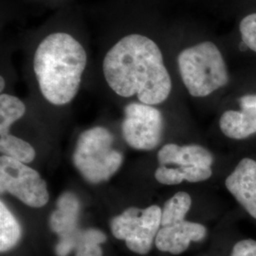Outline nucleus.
<instances>
[{
	"label": "nucleus",
	"instance_id": "f257e3e1",
	"mask_svg": "<svg viewBox=\"0 0 256 256\" xmlns=\"http://www.w3.org/2000/svg\"><path fill=\"white\" fill-rule=\"evenodd\" d=\"M104 78L119 96L137 95L140 102L155 106L169 97L172 80L155 42L140 34L122 37L102 63Z\"/></svg>",
	"mask_w": 256,
	"mask_h": 256
},
{
	"label": "nucleus",
	"instance_id": "f03ea898",
	"mask_svg": "<svg viewBox=\"0 0 256 256\" xmlns=\"http://www.w3.org/2000/svg\"><path fill=\"white\" fill-rule=\"evenodd\" d=\"M88 63L84 46L64 32L46 36L37 48L34 70L46 101L64 106L77 95Z\"/></svg>",
	"mask_w": 256,
	"mask_h": 256
},
{
	"label": "nucleus",
	"instance_id": "7ed1b4c3",
	"mask_svg": "<svg viewBox=\"0 0 256 256\" xmlns=\"http://www.w3.org/2000/svg\"><path fill=\"white\" fill-rule=\"evenodd\" d=\"M178 64L183 84L192 97H206L229 82L223 55L210 41L183 50Z\"/></svg>",
	"mask_w": 256,
	"mask_h": 256
},
{
	"label": "nucleus",
	"instance_id": "20e7f679",
	"mask_svg": "<svg viewBox=\"0 0 256 256\" xmlns=\"http://www.w3.org/2000/svg\"><path fill=\"white\" fill-rule=\"evenodd\" d=\"M113 146L114 136L106 128L95 126L81 133L72 160L86 182L92 184L104 182L119 171L124 156Z\"/></svg>",
	"mask_w": 256,
	"mask_h": 256
},
{
	"label": "nucleus",
	"instance_id": "39448f33",
	"mask_svg": "<svg viewBox=\"0 0 256 256\" xmlns=\"http://www.w3.org/2000/svg\"><path fill=\"white\" fill-rule=\"evenodd\" d=\"M162 226V208L151 205L146 209L129 207L110 220L114 238L126 241V247L138 254H147Z\"/></svg>",
	"mask_w": 256,
	"mask_h": 256
},
{
	"label": "nucleus",
	"instance_id": "423d86ee",
	"mask_svg": "<svg viewBox=\"0 0 256 256\" xmlns=\"http://www.w3.org/2000/svg\"><path fill=\"white\" fill-rule=\"evenodd\" d=\"M0 191L32 208L45 206L50 198L46 182L37 171L5 156L0 158Z\"/></svg>",
	"mask_w": 256,
	"mask_h": 256
},
{
	"label": "nucleus",
	"instance_id": "0eeeda50",
	"mask_svg": "<svg viewBox=\"0 0 256 256\" xmlns=\"http://www.w3.org/2000/svg\"><path fill=\"white\" fill-rule=\"evenodd\" d=\"M164 129L162 114L153 106L131 102L126 106L122 132L129 146L146 151L155 149L162 140Z\"/></svg>",
	"mask_w": 256,
	"mask_h": 256
},
{
	"label": "nucleus",
	"instance_id": "6e6552de",
	"mask_svg": "<svg viewBox=\"0 0 256 256\" xmlns=\"http://www.w3.org/2000/svg\"><path fill=\"white\" fill-rule=\"evenodd\" d=\"M225 186L248 214L256 220V160L242 158L225 180Z\"/></svg>",
	"mask_w": 256,
	"mask_h": 256
},
{
	"label": "nucleus",
	"instance_id": "1a4fd4ad",
	"mask_svg": "<svg viewBox=\"0 0 256 256\" xmlns=\"http://www.w3.org/2000/svg\"><path fill=\"white\" fill-rule=\"evenodd\" d=\"M206 234L207 229L204 225L184 220L174 225L162 227L156 236V247L160 252L178 256L184 252L191 242H200Z\"/></svg>",
	"mask_w": 256,
	"mask_h": 256
},
{
	"label": "nucleus",
	"instance_id": "9d476101",
	"mask_svg": "<svg viewBox=\"0 0 256 256\" xmlns=\"http://www.w3.org/2000/svg\"><path fill=\"white\" fill-rule=\"evenodd\" d=\"M158 160L160 166L176 164L180 167H210L214 162V156L208 149L198 144L182 146L168 144L158 152Z\"/></svg>",
	"mask_w": 256,
	"mask_h": 256
},
{
	"label": "nucleus",
	"instance_id": "9b49d317",
	"mask_svg": "<svg viewBox=\"0 0 256 256\" xmlns=\"http://www.w3.org/2000/svg\"><path fill=\"white\" fill-rule=\"evenodd\" d=\"M81 202L72 192H64L56 202V210L50 216V230L62 236L79 228Z\"/></svg>",
	"mask_w": 256,
	"mask_h": 256
},
{
	"label": "nucleus",
	"instance_id": "f8f14e48",
	"mask_svg": "<svg viewBox=\"0 0 256 256\" xmlns=\"http://www.w3.org/2000/svg\"><path fill=\"white\" fill-rule=\"evenodd\" d=\"M70 250H75V256H102L100 245L104 243L108 236L98 229H80L59 236Z\"/></svg>",
	"mask_w": 256,
	"mask_h": 256
},
{
	"label": "nucleus",
	"instance_id": "ddd939ff",
	"mask_svg": "<svg viewBox=\"0 0 256 256\" xmlns=\"http://www.w3.org/2000/svg\"><path fill=\"white\" fill-rule=\"evenodd\" d=\"M220 128L230 138H247L256 133V114L242 110H227L220 117Z\"/></svg>",
	"mask_w": 256,
	"mask_h": 256
},
{
	"label": "nucleus",
	"instance_id": "4468645a",
	"mask_svg": "<svg viewBox=\"0 0 256 256\" xmlns=\"http://www.w3.org/2000/svg\"><path fill=\"white\" fill-rule=\"evenodd\" d=\"M212 174L210 167L198 166H178L169 168L160 166L155 172V178L164 185H178L186 180L188 182H202L209 180Z\"/></svg>",
	"mask_w": 256,
	"mask_h": 256
},
{
	"label": "nucleus",
	"instance_id": "2eb2a0df",
	"mask_svg": "<svg viewBox=\"0 0 256 256\" xmlns=\"http://www.w3.org/2000/svg\"><path fill=\"white\" fill-rule=\"evenodd\" d=\"M22 230L16 216L3 200L0 202V252H6L18 245Z\"/></svg>",
	"mask_w": 256,
	"mask_h": 256
},
{
	"label": "nucleus",
	"instance_id": "dca6fc26",
	"mask_svg": "<svg viewBox=\"0 0 256 256\" xmlns=\"http://www.w3.org/2000/svg\"><path fill=\"white\" fill-rule=\"evenodd\" d=\"M192 206V198L188 192H178L165 202L162 209V227L182 222Z\"/></svg>",
	"mask_w": 256,
	"mask_h": 256
},
{
	"label": "nucleus",
	"instance_id": "f3484780",
	"mask_svg": "<svg viewBox=\"0 0 256 256\" xmlns=\"http://www.w3.org/2000/svg\"><path fill=\"white\" fill-rule=\"evenodd\" d=\"M26 112V106L18 98L9 94L0 96V136L10 134V128Z\"/></svg>",
	"mask_w": 256,
	"mask_h": 256
},
{
	"label": "nucleus",
	"instance_id": "a211bd4d",
	"mask_svg": "<svg viewBox=\"0 0 256 256\" xmlns=\"http://www.w3.org/2000/svg\"><path fill=\"white\" fill-rule=\"evenodd\" d=\"M0 151L2 156L18 160L25 164L32 162L36 156V152L34 147L26 140L12 134L0 136Z\"/></svg>",
	"mask_w": 256,
	"mask_h": 256
},
{
	"label": "nucleus",
	"instance_id": "6ab92c4d",
	"mask_svg": "<svg viewBox=\"0 0 256 256\" xmlns=\"http://www.w3.org/2000/svg\"><path fill=\"white\" fill-rule=\"evenodd\" d=\"M239 30L243 43L256 52V12L250 14L241 20Z\"/></svg>",
	"mask_w": 256,
	"mask_h": 256
},
{
	"label": "nucleus",
	"instance_id": "aec40b11",
	"mask_svg": "<svg viewBox=\"0 0 256 256\" xmlns=\"http://www.w3.org/2000/svg\"><path fill=\"white\" fill-rule=\"evenodd\" d=\"M230 256H256V241L244 239L238 241L232 250Z\"/></svg>",
	"mask_w": 256,
	"mask_h": 256
},
{
	"label": "nucleus",
	"instance_id": "412c9836",
	"mask_svg": "<svg viewBox=\"0 0 256 256\" xmlns=\"http://www.w3.org/2000/svg\"><path fill=\"white\" fill-rule=\"evenodd\" d=\"M241 110L256 114V94L244 95L239 99Z\"/></svg>",
	"mask_w": 256,
	"mask_h": 256
},
{
	"label": "nucleus",
	"instance_id": "4be33fe9",
	"mask_svg": "<svg viewBox=\"0 0 256 256\" xmlns=\"http://www.w3.org/2000/svg\"><path fill=\"white\" fill-rule=\"evenodd\" d=\"M0 90H1V92H3L4 90V88H5V80H4V78L1 76L0 77Z\"/></svg>",
	"mask_w": 256,
	"mask_h": 256
}]
</instances>
